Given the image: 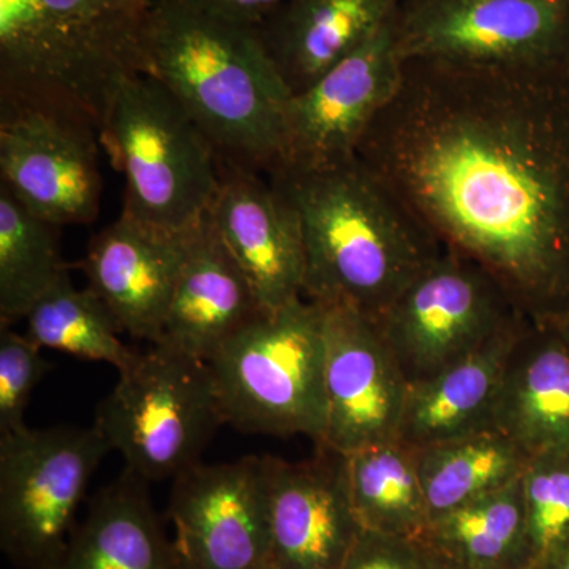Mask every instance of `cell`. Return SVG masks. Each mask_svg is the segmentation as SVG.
Instances as JSON below:
<instances>
[{
	"mask_svg": "<svg viewBox=\"0 0 569 569\" xmlns=\"http://www.w3.org/2000/svg\"><path fill=\"white\" fill-rule=\"evenodd\" d=\"M186 2L219 20L253 29L290 0H186Z\"/></svg>",
	"mask_w": 569,
	"mask_h": 569,
	"instance_id": "31",
	"label": "cell"
},
{
	"mask_svg": "<svg viewBox=\"0 0 569 569\" xmlns=\"http://www.w3.org/2000/svg\"><path fill=\"white\" fill-rule=\"evenodd\" d=\"M340 569H427V552L418 539L362 529Z\"/></svg>",
	"mask_w": 569,
	"mask_h": 569,
	"instance_id": "30",
	"label": "cell"
},
{
	"mask_svg": "<svg viewBox=\"0 0 569 569\" xmlns=\"http://www.w3.org/2000/svg\"><path fill=\"white\" fill-rule=\"evenodd\" d=\"M100 142L126 179L123 212L174 233L193 230L208 216L222 160L151 74H132L119 86Z\"/></svg>",
	"mask_w": 569,
	"mask_h": 569,
	"instance_id": "5",
	"label": "cell"
},
{
	"mask_svg": "<svg viewBox=\"0 0 569 569\" xmlns=\"http://www.w3.org/2000/svg\"><path fill=\"white\" fill-rule=\"evenodd\" d=\"M356 157L523 316L552 323L568 312L569 61L407 59Z\"/></svg>",
	"mask_w": 569,
	"mask_h": 569,
	"instance_id": "1",
	"label": "cell"
},
{
	"mask_svg": "<svg viewBox=\"0 0 569 569\" xmlns=\"http://www.w3.org/2000/svg\"><path fill=\"white\" fill-rule=\"evenodd\" d=\"M403 61L537 67L569 61V0H402Z\"/></svg>",
	"mask_w": 569,
	"mask_h": 569,
	"instance_id": "10",
	"label": "cell"
},
{
	"mask_svg": "<svg viewBox=\"0 0 569 569\" xmlns=\"http://www.w3.org/2000/svg\"><path fill=\"white\" fill-rule=\"evenodd\" d=\"M50 369L43 348L11 325L0 323V437L26 427V408L33 389Z\"/></svg>",
	"mask_w": 569,
	"mask_h": 569,
	"instance_id": "29",
	"label": "cell"
},
{
	"mask_svg": "<svg viewBox=\"0 0 569 569\" xmlns=\"http://www.w3.org/2000/svg\"><path fill=\"white\" fill-rule=\"evenodd\" d=\"M268 178L305 238V298L378 320L445 244L358 157L320 168L279 164Z\"/></svg>",
	"mask_w": 569,
	"mask_h": 569,
	"instance_id": "2",
	"label": "cell"
},
{
	"mask_svg": "<svg viewBox=\"0 0 569 569\" xmlns=\"http://www.w3.org/2000/svg\"><path fill=\"white\" fill-rule=\"evenodd\" d=\"M194 230L174 233L122 211L93 236L80 268L123 335L159 342Z\"/></svg>",
	"mask_w": 569,
	"mask_h": 569,
	"instance_id": "17",
	"label": "cell"
},
{
	"mask_svg": "<svg viewBox=\"0 0 569 569\" xmlns=\"http://www.w3.org/2000/svg\"><path fill=\"white\" fill-rule=\"evenodd\" d=\"M261 312L252 284L204 217L176 282L162 337L153 346L209 362Z\"/></svg>",
	"mask_w": 569,
	"mask_h": 569,
	"instance_id": "18",
	"label": "cell"
},
{
	"mask_svg": "<svg viewBox=\"0 0 569 569\" xmlns=\"http://www.w3.org/2000/svg\"><path fill=\"white\" fill-rule=\"evenodd\" d=\"M530 569L569 538V451L535 456L520 478Z\"/></svg>",
	"mask_w": 569,
	"mask_h": 569,
	"instance_id": "28",
	"label": "cell"
},
{
	"mask_svg": "<svg viewBox=\"0 0 569 569\" xmlns=\"http://www.w3.org/2000/svg\"><path fill=\"white\" fill-rule=\"evenodd\" d=\"M67 276L58 227L33 216L0 186V323L26 320Z\"/></svg>",
	"mask_w": 569,
	"mask_h": 569,
	"instance_id": "26",
	"label": "cell"
},
{
	"mask_svg": "<svg viewBox=\"0 0 569 569\" xmlns=\"http://www.w3.org/2000/svg\"><path fill=\"white\" fill-rule=\"evenodd\" d=\"M320 306L326 350L320 447L348 456L397 440L410 385L377 321L353 307Z\"/></svg>",
	"mask_w": 569,
	"mask_h": 569,
	"instance_id": "14",
	"label": "cell"
},
{
	"mask_svg": "<svg viewBox=\"0 0 569 569\" xmlns=\"http://www.w3.org/2000/svg\"><path fill=\"white\" fill-rule=\"evenodd\" d=\"M425 548L427 552V569H477L459 563V561L449 559L447 556H441L436 550L427 548L426 545Z\"/></svg>",
	"mask_w": 569,
	"mask_h": 569,
	"instance_id": "33",
	"label": "cell"
},
{
	"mask_svg": "<svg viewBox=\"0 0 569 569\" xmlns=\"http://www.w3.org/2000/svg\"><path fill=\"white\" fill-rule=\"evenodd\" d=\"M402 73L395 14L361 48L291 97L279 164L320 168L353 159L367 130L396 96Z\"/></svg>",
	"mask_w": 569,
	"mask_h": 569,
	"instance_id": "13",
	"label": "cell"
},
{
	"mask_svg": "<svg viewBox=\"0 0 569 569\" xmlns=\"http://www.w3.org/2000/svg\"><path fill=\"white\" fill-rule=\"evenodd\" d=\"M206 217L252 284L261 309H279L302 298L301 220L268 174L222 162L219 189Z\"/></svg>",
	"mask_w": 569,
	"mask_h": 569,
	"instance_id": "16",
	"label": "cell"
},
{
	"mask_svg": "<svg viewBox=\"0 0 569 569\" xmlns=\"http://www.w3.org/2000/svg\"><path fill=\"white\" fill-rule=\"evenodd\" d=\"M152 0H0V97L61 104L102 129L127 78L146 73Z\"/></svg>",
	"mask_w": 569,
	"mask_h": 569,
	"instance_id": "4",
	"label": "cell"
},
{
	"mask_svg": "<svg viewBox=\"0 0 569 569\" xmlns=\"http://www.w3.org/2000/svg\"><path fill=\"white\" fill-rule=\"evenodd\" d=\"M530 321H519L443 372L411 385L397 440L425 448L492 429L509 356Z\"/></svg>",
	"mask_w": 569,
	"mask_h": 569,
	"instance_id": "21",
	"label": "cell"
},
{
	"mask_svg": "<svg viewBox=\"0 0 569 569\" xmlns=\"http://www.w3.org/2000/svg\"><path fill=\"white\" fill-rule=\"evenodd\" d=\"M400 2L290 0L253 31L296 96L372 39L391 21Z\"/></svg>",
	"mask_w": 569,
	"mask_h": 569,
	"instance_id": "19",
	"label": "cell"
},
{
	"mask_svg": "<svg viewBox=\"0 0 569 569\" xmlns=\"http://www.w3.org/2000/svg\"><path fill=\"white\" fill-rule=\"evenodd\" d=\"M111 451L96 427H22L0 437V549L20 569H51L89 482Z\"/></svg>",
	"mask_w": 569,
	"mask_h": 569,
	"instance_id": "8",
	"label": "cell"
},
{
	"mask_svg": "<svg viewBox=\"0 0 569 569\" xmlns=\"http://www.w3.org/2000/svg\"><path fill=\"white\" fill-rule=\"evenodd\" d=\"M24 335L43 350L107 362L118 372L137 356L123 346L121 326L102 299L89 287H74L70 274L32 307Z\"/></svg>",
	"mask_w": 569,
	"mask_h": 569,
	"instance_id": "27",
	"label": "cell"
},
{
	"mask_svg": "<svg viewBox=\"0 0 569 569\" xmlns=\"http://www.w3.org/2000/svg\"><path fill=\"white\" fill-rule=\"evenodd\" d=\"M223 425L208 362L164 346H151L119 370L93 418L127 470L149 482L200 463Z\"/></svg>",
	"mask_w": 569,
	"mask_h": 569,
	"instance_id": "7",
	"label": "cell"
},
{
	"mask_svg": "<svg viewBox=\"0 0 569 569\" xmlns=\"http://www.w3.org/2000/svg\"><path fill=\"white\" fill-rule=\"evenodd\" d=\"M522 320L527 317L488 269L445 247L376 321L411 387Z\"/></svg>",
	"mask_w": 569,
	"mask_h": 569,
	"instance_id": "9",
	"label": "cell"
},
{
	"mask_svg": "<svg viewBox=\"0 0 569 569\" xmlns=\"http://www.w3.org/2000/svg\"><path fill=\"white\" fill-rule=\"evenodd\" d=\"M168 516L186 569L271 563L264 456L182 471L173 479Z\"/></svg>",
	"mask_w": 569,
	"mask_h": 569,
	"instance_id": "12",
	"label": "cell"
},
{
	"mask_svg": "<svg viewBox=\"0 0 569 569\" xmlns=\"http://www.w3.org/2000/svg\"><path fill=\"white\" fill-rule=\"evenodd\" d=\"M550 325L556 326V328L559 329L560 335L569 342V310L567 313H563L559 320L552 321Z\"/></svg>",
	"mask_w": 569,
	"mask_h": 569,
	"instance_id": "34",
	"label": "cell"
},
{
	"mask_svg": "<svg viewBox=\"0 0 569 569\" xmlns=\"http://www.w3.org/2000/svg\"><path fill=\"white\" fill-rule=\"evenodd\" d=\"M323 307L305 296L263 310L208 362L224 425L246 433L325 436Z\"/></svg>",
	"mask_w": 569,
	"mask_h": 569,
	"instance_id": "6",
	"label": "cell"
},
{
	"mask_svg": "<svg viewBox=\"0 0 569 569\" xmlns=\"http://www.w3.org/2000/svg\"><path fill=\"white\" fill-rule=\"evenodd\" d=\"M99 129L61 104L0 97V176L29 212L54 227L97 219Z\"/></svg>",
	"mask_w": 569,
	"mask_h": 569,
	"instance_id": "11",
	"label": "cell"
},
{
	"mask_svg": "<svg viewBox=\"0 0 569 569\" xmlns=\"http://www.w3.org/2000/svg\"><path fill=\"white\" fill-rule=\"evenodd\" d=\"M493 427L530 458L569 451V342L530 321L509 356Z\"/></svg>",
	"mask_w": 569,
	"mask_h": 569,
	"instance_id": "20",
	"label": "cell"
},
{
	"mask_svg": "<svg viewBox=\"0 0 569 569\" xmlns=\"http://www.w3.org/2000/svg\"><path fill=\"white\" fill-rule=\"evenodd\" d=\"M348 485L362 529L418 539L429 527L418 449L400 440L358 449L347 456Z\"/></svg>",
	"mask_w": 569,
	"mask_h": 569,
	"instance_id": "25",
	"label": "cell"
},
{
	"mask_svg": "<svg viewBox=\"0 0 569 569\" xmlns=\"http://www.w3.org/2000/svg\"><path fill=\"white\" fill-rule=\"evenodd\" d=\"M146 73L174 97L223 163L268 174L282 162L291 93L253 29L186 0H152Z\"/></svg>",
	"mask_w": 569,
	"mask_h": 569,
	"instance_id": "3",
	"label": "cell"
},
{
	"mask_svg": "<svg viewBox=\"0 0 569 569\" xmlns=\"http://www.w3.org/2000/svg\"><path fill=\"white\" fill-rule=\"evenodd\" d=\"M260 569H276L274 567H272L271 563H268V565H264L263 568H260Z\"/></svg>",
	"mask_w": 569,
	"mask_h": 569,
	"instance_id": "35",
	"label": "cell"
},
{
	"mask_svg": "<svg viewBox=\"0 0 569 569\" xmlns=\"http://www.w3.org/2000/svg\"><path fill=\"white\" fill-rule=\"evenodd\" d=\"M535 569H569V538L557 546Z\"/></svg>",
	"mask_w": 569,
	"mask_h": 569,
	"instance_id": "32",
	"label": "cell"
},
{
	"mask_svg": "<svg viewBox=\"0 0 569 569\" xmlns=\"http://www.w3.org/2000/svg\"><path fill=\"white\" fill-rule=\"evenodd\" d=\"M316 448V456L301 462L264 456L276 569H340L362 530L351 501L347 456Z\"/></svg>",
	"mask_w": 569,
	"mask_h": 569,
	"instance_id": "15",
	"label": "cell"
},
{
	"mask_svg": "<svg viewBox=\"0 0 569 569\" xmlns=\"http://www.w3.org/2000/svg\"><path fill=\"white\" fill-rule=\"evenodd\" d=\"M417 449L430 520L518 481L531 459L496 427Z\"/></svg>",
	"mask_w": 569,
	"mask_h": 569,
	"instance_id": "24",
	"label": "cell"
},
{
	"mask_svg": "<svg viewBox=\"0 0 569 569\" xmlns=\"http://www.w3.org/2000/svg\"><path fill=\"white\" fill-rule=\"evenodd\" d=\"M520 478L430 520L422 545L471 568L530 569Z\"/></svg>",
	"mask_w": 569,
	"mask_h": 569,
	"instance_id": "23",
	"label": "cell"
},
{
	"mask_svg": "<svg viewBox=\"0 0 569 569\" xmlns=\"http://www.w3.org/2000/svg\"><path fill=\"white\" fill-rule=\"evenodd\" d=\"M51 569H186L153 509L149 481L133 471L99 490Z\"/></svg>",
	"mask_w": 569,
	"mask_h": 569,
	"instance_id": "22",
	"label": "cell"
}]
</instances>
